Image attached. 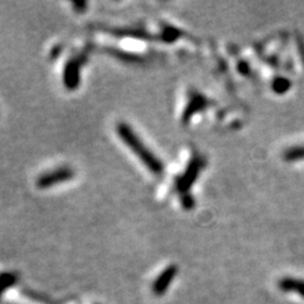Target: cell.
<instances>
[{"label":"cell","instance_id":"cell-7","mask_svg":"<svg viewBox=\"0 0 304 304\" xmlns=\"http://www.w3.org/2000/svg\"><path fill=\"white\" fill-rule=\"evenodd\" d=\"M280 287L283 288V289H287V290H297V292H299L300 294L304 295V283L303 281H298V280H294V279H284L280 281Z\"/></svg>","mask_w":304,"mask_h":304},{"label":"cell","instance_id":"cell-5","mask_svg":"<svg viewBox=\"0 0 304 304\" xmlns=\"http://www.w3.org/2000/svg\"><path fill=\"white\" fill-rule=\"evenodd\" d=\"M202 167V160H193L189 167L186 169V172L184 177H181L178 180V186L180 191H186L191 186L193 181L198 177V172L201 171Z\"/></svg>","mask_w":304,"mask_h":304},{"label":"cell","instance_id":"cell-9","mask_svg":"<svg viewBox=\"0 0 304 304\" xmlns=\"http://www.w3.org/2000/svg\"><path fill=\"white\" fill-rule=\"evenodd\" d=\"M288 85H289V82H288V80H285V79H284V80H283V79H279V80H276L275 82H274L273 88H274V89H275L278 93H283V92H285V90H287Z\"/></svg>","mask_w":304,"mask_h":304},{"label":"cell","instance_id":"cell-6","mask_svg":"<svg viewBox=\"0 0 304 304\" xmlns=\"http://www.w3.org/2000/svg\"><path fill=\"white\" fill-rule=\"evenodd\" d=\"M283 159L288 162L299 161L304 159V146H292V147L287 148L283 154Z\"/></svg>","mask_w":304,"mask_h":304},{"label":"cell","instance_id":"cell-1","mask_svg":"<svg viewBox=\"0 0 304 304\" xmlns=\"http://www.w3.org/2000/svg\"><path fill=\"white\" fill-rule=\"evenodd\" d=\"M117 133H118L119 138L124 142V145L141 160V162L150 170L152 174L160 175L164 171V165L160 161L159 157L152 154L150 148L140 140L135 131L127 123L121 122L117 126Z\"/></svg>","mask_w":304,"mask_h":304},{"label":"cell","instance_id":"cell-8","mask_svg":"<svg viewBox=\"0 0 304 304\" xmlns=\"http://www.w3.org/2000/svg\"><path fill=\"white\" fill-rule=\"evenodd\" d=\"M15 280H17V276L13 275V274H3V275L0 276V297H2V293L4 292L7 288L12 287V285L14 284Z\"/></svg>","mask_w":304,"mask_h":304},{"label":"cell","instance_id":"cell-3","mask_svg":"<svg viewBox=\"0 0 304 304\" xmlns=\"http://www.w3.org/2000/svg\"><path fill=\"white\" fill-rule=\"evenodd\" d=\"M178 274V268L175 265H170L157 276V279L155 280L154 287H152V292L157 297H161L165 294L167 289H169L170 284L172 283V280L175 279Z\"/></svg>","mask_w":304,"mask_h":304},{"label":"cell","instance_id":"cell-4","mask_svg":"<svg viewBox=\"0 0 304 304\" xmlns=\"http://www.w3.org/2000/svg\"><path fill=\"white\" fill-rule=\"evenodd\" d=\"M82 62H84V58L81 56L69 60V63L65 68V74H63V81H65V85L69 89H75L77 85H79V71Z\"/></svg>","mask_w":304,"mask_h":304},{"label":"cell","instance_id":"cell-2","mask_svg":"<svg viewBox=\"0 0 304 304\" xmlns=\"http://www.w3.org/2000/svg\"><path fill=\"white\" fill-rule=\"evenodd\" d=\"M74 178V170L70 169V167H58V169L52 170V171L46 172L42 177L38 178L37 180V186L41 189L51 188V186H55L57 184L63 183V181H68L70 179Z\"/></svg>","mask_w":304,"mask_h":304}]
</instances>
